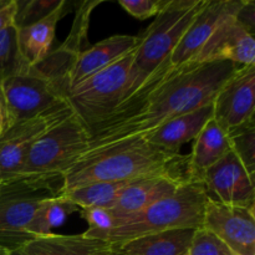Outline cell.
I'll list each match as a JSON object with an SVG mask.
<instances>
[{
	"label": "cell",
	"instance_id": "1",
	"mask_svg": "<svg viewBox=\"0 0 255 255\" xmlns=\"http://www.w3.org/2000/svg\"><path fill=\"white\" fill-rule=\"evenodd\" d=\"M236 70L229 61L192 64L178 70L164 64L131 99L87 129L89 147L77 161L143 141L164 122L208 106Z\"/></svg>",
	"mask_w": 255,
	"mask_h": 255
},
{
	"label": "cell",
	"instance_id": "2",
	"mask_svg": "<svg viewBox=\"0 0 255 255\" xmlns=\"http://www.w3.org/2000/svg\"><path fill=\"white\" fill-rule=\"evenodd\" d=\"M89 131L72 114L30 147L19 177L1 189L59 197L64 176L89 147Z\"/></svg>",
	"mask_w": 255,
	"mask_h": 255
},
{
	"label": "cell",
	"instance_id": "3",
	"mask_svg": "<svg viewBox=\"0 0 255 255\" xmlns=\"http://www.w3.org/2000/svg\"><path fill=\"white\" fill-rule=\"evenodd\" d=\"M187 159L188 154L163 151L143 139L77 161L64 176L61 192L97 182H129L161 174L189 182Z\"/></svg>",
	"mask_w": 255,
	"mask_h": 255
},
{
	"label": "cell",
	"instance_id": "4",
	"mask_svg": "<svg viewBox=\"0 0 255 255\" xmlns=\"http://www.w3.org/2000/svg\"><path fill=\"white\" fill-rule=\"evenodd\" d=\"M207 197L201 182H187L167 198L138 213L112 216V228L105 242L117 246L124 242L174 229H198L203 226Z\"/></svg>",
	"mask_w": 255,
	"mask_h": 255
},
{
	"label": "cell",
	"instance_id": "5",
	"mask_svg": "<svg viewBox=\"0 0 255 255\" xmlns=\"http://www.w3.org/2000/svg\"><path fill=\"white\" fill-rule=\"evenodd\" d=\"M206 0H163L161 11L139 34L124 101L131 99L163 64L169 62L174 47L203 6ZM121 102V104H122Z\"/></svg>",
	"mask_w": 255,
	"mask_h": 255
},
{
	"label": "cell",
	"instance_id": "6",
	"mask_svg": "<svg viewBox=\"0 0 255 255\" xmlns=\"http://www.w3.org/2000/svg\"><path fill=\"white\" fill-rule=\"evenodd\" d=\"M134 50L67 91V104L87 129L124 101L128 89Z\"/></svg>",
	"mask_w": 255,
	"mask_h": 255
},
{
	"label": "cell",
	"instance_id": "7",
	"mask_svg": "<svg viewBox=\"0 0 255 255\" xmlns=\"http://www.w3.org/2000/svg\"><path fill=\"white\" fill-rule=\"evenodd\" d=\"M0 95L7 127L37 116L66 100L65 90L35 67L20 70L0 81Z\"/></svg>",
	"mask_w": 255,
	"mask_h": 255
},
{
	"label": "cell",
	"instance_id": "8",
	"mask_svg": "<svg viewBox=\"0 0 255 255\" xmlns=\"http://www.w3.org/2000/svg\"><path fill=\"white\" fill-rule=\"evenodd\" d=\"M72 114L71 107L65 100L37 116L11 125L2 132L0 136V176L2 187L16 181L25 157L36 139Z\"/></svg>",
	"mask_w": 255,
	"mask_h": 255
},
{
	"label": "cell",
	"instance_id": "9",
	"mask_svg": "<svg viewBox=\"0 0 255 255\" xmlns=\"http://www.w3.org/2000/svg\"><path fill=\"white\" fill-rule=\"evenodd\" d=\"M213 120L227 133L254 121L255 65L236 70L212 101Z\"/></svg>",
	"mask_w": 255,
	"mask_h": 255
},
{
	"label": "cell",
	"instance_id": "10",
	"mask_svg": "<svg viewBox=\"0 0 255 255\" xmlns=\"http://www.w3.org/2000/svg\"><path fill=\"white\" fill-rule=\"evenodd\" d=\"M202 227L218 237L234 255H255L254 211L208 198Z\"/></svg>",
	"mask_w": 255,
	"mask_h": 255
},
{
	"label": "cell",
	"instance_id": "11",
	"mask_svg": "<svg viewBox=\"0 0 255 255\" xmlns=\"http://www.w3.org/2000/svg\"><path fill=\"white\" fill-rule=\"evenodd\" d=\"M246 0H206L169 57V69L194 64L201 50L223 20L238 14Z\"/></svg>",
	"mask_w": 255,
	"mask_h": 255
},
{
	"label": "cell",
	"instance_id": "12",
	"mask_svg": "<svg viewBox=\"0 0 255 255\" xmlns=\"http://www.w3.org/2000/svg\"><path fill=\"white\" fill-rule=\"evenodd\" d=\"M202 184L207 197L212 201L254 211V178L249 176L232 151L203 174Z\"/></svg>",
	"mask_w": 255,
	"mask_h": 255
},
{
	"label": "cell",
	"instance_id": "13",
	"mask_svg": "<svg viewBox=\"0 0 255 255\" xmlns=\"http://www.w3.org/2000/svg\"><path fill=\"white\" fill-rule=\"evenodd\" d=\"M213 61H229L237 70L255 65L254 32L237 19V14L219 24L194 64Z\"/></svg>",
	"mask_w": 255,
	"mask_h": 255
},
{
	"label": "cell",
	"instance_id": "14",
	"mask_svg": "<svg viewBox=\"0 0 255 255\" xmlns=\"http://www.w3.org/2000/svg\"><path fill=\"white\" fill-rule=\"evenodd\" d=\"M49 196L1 189L0 196V248L12 253L32 238L27 232L32 216Z\"/></svg>",
	"mask_w": 255,
	"mask_h": 255
},
{
	"label": "cell",
	"instance_id": "15",
	"mask_svg": "<svg viewBox=\"0 0 255 255\" xmlns=\"http://www.w3.org/2000/svg\"><path fill=\"white\" fill-rule=\"evenodd\" d=\"M138 44V35H112L96 42L91 47L82 50L67 74V91L91 75L116 62L136 49Z\"/></svg>",
	"mask_w": 255,
	"mask_h": 255
},
{
	"label": "cell",
	"instance_id": "16",
	"mask_svg": "<svg viewBox=\"0 0 255 255\" xmlns=\"http://www.w3.org/2000/svg\"><path fill=\"white\" fill-rule=\"evenodd\" d=\"M184 183H187L186 179L171 174L136 179L125 187L114 206L107 211L115 217L138 213L156 202L174 194Z\"/></svg>",
	"mask_w": 255,
	"mask_h": 255
},
{
	"label": "cell",
	"instance_id": "17",
	"mask_svg": "<svg viewBox=\"0 0 255 255\" xmlns=\"http://www.w3.org/2000/svg\"><path fill=\"white\" fill-rule=\"evenodd\" d=\"M67 10V2L61 0L59 6L40 21L16 29L17 54L21 69L39 65L51 51L57 22Z\"/></svg>",
	"mask_w": 255,
	"mask_h": 255
},
{
	"label": "cell",
	"instance_id": "18",
	"mask_svg": "<svg viewBox=\"0 0 255 255\" xmlns=\"http://www.w3.org/2000/svg\"><path fill=\"white\" fill-rule=\"evenodd\" d=\"M212 117L213 109L211 104L164 122L151 132L144 141L163 151L179 153L182 146L193 141Z\"/></svg>",
	"mask_w": 255,
	"mask_h": 255
},
{
	"label": "cell",
	"instance_id": "19",
	"mask_svg": "<svg viewBox=\"0 0 255 255\" xmlns=\"http://www.w3.org/2000/svg\"><path fill=\"white\" fill-rule=\"evenodd\" d=\"M229 152L231 144L228 133L223 131L212 117L193 139L192 152L187 159L188 181L202 183L203 174Z\"/></svg>",
	"mask_w": 255,
	"mask_h": 255
},
{
	"label": "cell",
	"instance_id": "20",
	"mask_svg": "<svg viewBox=\"0 0 255 255\" xmlns=\"http://www.w3.org/2000/svg\"><path fill=\"white\" fill-rule=\"evenodd\" d=\"M111 248L109 243L81 234H50L31 239L10 255H94Z\"/></svg>",
	"mask_w": 255,
	"mask_h": 255
},
{
	"label": "cell",
	"instance_id": "21",
	"mask_svg": "<svg viewBox=\"0 0 255 255\" xmlns=\"http://www.w3.org/2000/svg\"><path fill=\"white\" fill-rule=\"evenodd\" d=\"M196 229H174L111 246L114 255H186Z\"/></svg>",
	"mask_w": 255,
	"mask_h": 255
},
{
	"label": "cell",
	"instance_id": "22",
	"mask_svg": "<svg viewBox=\"0 0 255 255\" xmlns=\"http://www.w3.org/2000/svg\"><path fill=\"white\" fill-rule=\"evenodd\" d=\"M129 182H97L85 184L61 192L59 198L65 203L81 209H110Z\"/></svg>",
	"mask_w": 255,
	"mask_h": 255
},
{
	"label": "cell",
	"instance_id": "23",
	"mask_svg": "<svg viewBox=\"0 0 255 255\" xmlns=\"http://www.w3.org/2000/svg\"><path fill=\"white\" fill-rule=\"evenodd\" d=\"M231 151L238 157L241 163L252 178L255 174V124L248 122L228 132Z\"/></svg>",
	"mask_w": 255,
	"mask_h": 255
},
{
	"label": "cell",
	"instance_id": "24",
	"mask_svg": "<svg viewBox=\"0 0 255 255\" xmlns=\"http://www.w3.org/2000/svg\"><path fill=\"white\" fill-rule=\"evenodd\" d=\"M20 70L22 69L17 54L16 27L11 25L0 31V81Z\"/></svg>",
	"mask_w": 255,
	"mask_h": 255
},
{
	"label": "cell",
	"instance_id": "25",
	"mask_svg": "<svg viewBox=\"0 0 255 255\" xmlns=\"http://www.w3.org/2000/svg\"><path fill=\"white\" fill-rule=\"evenodd\" d=\"M61 0H29V1H17V12L15 16L14 26L16 29L25 27L51 14Z\"/></svg>",
	"mask_w": 255,
	"mask_h": 255
},
{
	"label": "cell",
	"instance_id": "26",
	"mask_svg": "<svg viewBox=\"0 0 255 255\" xmlns=\"http://www.w3.org/2000/svg\"><path fill=\"white\" fill-rule=\"evenodd\" d=\"M186 255H234L231 249L218 238L207 231L198 228L194 231Z\"/></svg>",
	"mask_w": 255,
	"mask_h": 255
},
{
	"label": "cell",
	"instance_id": "27",
	"mask_svg": "<svg viewBox=\"0 0 255 255\" xmlns=\"http://www.w3.org/2000/svg\"><path fill=\"white\" fill-rule=\"evenodd\" d=\"M119 4L131 16L138 20H146L157 16L163 6V0H120Z\"/></svg>",
	"mask_w": 255,
	"mask_h": 255
},
{
	"label": "cell",
	"instance_id": "28",
	"mask_svg": "<svg viewBox=\"0 0 255 255\" xmlns=\"http://www.w3.org/2000/svg\"><path fill=\"white\" fill-rule=\"evenodd\" d=\"M17 12V0H9L6 5L0 9V31L14 25Z\"/></svg>",
	"mask_w": 255,
	"mask_h": 255
},
{
	"label": "cell",
	"instance_id": "29",
	"mask_svg": "<svg viewBox=\"0 0 255 255\" xmlns=\"http://www.w3.org/2000/svg\"><path fill=\"white\" fill-rule=\"evenodd\" d=\"M7 128V117H6V111H5L4 102H2L1 95H0V136L2 134V132Z\"/></svg>",
	"mask_w": 255,
	"mask_h": 255
},
{
	"label": "cell",
	"instance_id": "30",
	"mask_svg": "<svg viewBox=\"0 0 255 255\" xmlns=\"http://www.w3.org/2000/svg\"><path fill=\"white\" fill-rule=\"evenodd\" d=\"M94 255H114V254H112L111 248H110V249H107V251L100 252V253H96V254H94Z\"/></svg>",
	"mask_w": 255,
	"mask_h": 255
},
{
	"label": "cell",
	"instance_id": "31",
	"mask_svg": "<svg viewBox=\"0 0 255 255\" xmlns=\"http://www.w3.org/2000/svg\"><path fill=\"white\" fill-rule=\"evenodd\" d=\"M0 255H10L9 252L4 248H0Z\"/></svg>",
	"mask_w": 255,
	"mask_h": 255
},
{
	"label": "cell",
	"instance_id": "32",
	"mask_svg": "<svg viewBox=\"0 0 255 255\" xmlns=\"http://www.w3.org/2000/svg\"><path fill=\"white\" fill-rule=\"evenodd\" d=\"M7 1H9V0H0V9H1V7L4 6V5H6Z\"/></svg>",
	"mask_w": 255,
	"mask_h": 255
},
{
	"label": "cell",
	"instance_id": "33",
	"mask_svg": "<svg viewBox=\"0 0 255 255\" xmlns=\"http://www.w3.org/2000/svg\"><path fill=\"white\" fill-rule=\"evenodd\" d=\"M1 187H2V179H1V176H0V196H1Z\"/></svg>",
	"mask_w": 255,
	"mask_h": 255
}]
</instances>
